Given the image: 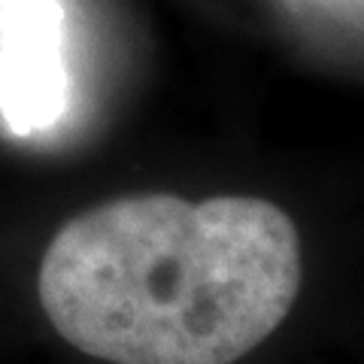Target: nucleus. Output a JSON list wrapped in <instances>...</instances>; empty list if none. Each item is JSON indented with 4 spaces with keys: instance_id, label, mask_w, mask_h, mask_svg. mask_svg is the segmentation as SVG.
I'll return each mask as SVG.
<instances>
[{
    "instance_id": "f257e3e1",
    "label": "nucleus",
    "mask_w": 364,
    "mask_h": 364,
    "mask_svg": "<svg viewBox=\"0 0 364 364\" xmlns=\"http://www.w3.org/2000/svg\"><path fill=\"white\" fill-rule=\"evenodd\" d=\"M52 328L109 364H234L301 291V237L261 198L134 195L67 222L37 279Z\"/></svg>"
},
{
    "instance_id": "f03ea898",
    "label": "nucleus",
    "mask_w": 364,
    "mask_h": 364,
    "mask_svg": "<svg viewBox=\"0 0 364 364\" xmlns=\"http://www.w3.org/2000/svg\"><path fill=\"white\" fill-rule=\"evenodd\" d=\"M70 100L61 0H0V119L13 134L55 128Z\"/></svg>"
}]
</instances>
